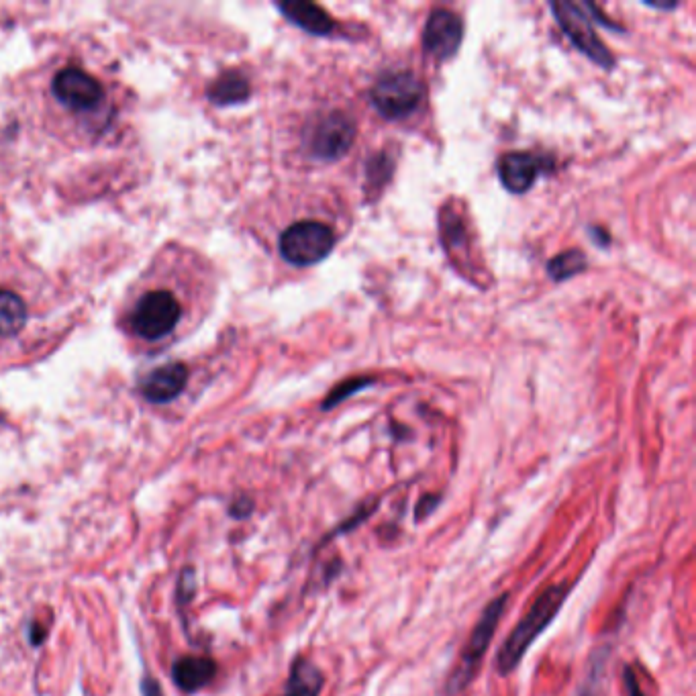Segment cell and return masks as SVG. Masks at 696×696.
<instances>
[{
  "label": "cell",
  "instance_id": "obj_11",
  "mask_svg": "<svg viewBox=\"0 0 696 696\" xmlns=\"http://www.w3.org/2000/svg\"><path fill=\"white\" fill-rule=\"evenodd\" d=\"M188 382V370L182 364H166L149 372L141 382V392L152 403H170L184 390Z\"/></svg>",
  "mask_w": 696,
  "mask_h": 696
},
{
  "label": "cell",
  "instance_id": "obj_10",
  "mask_svg": "<svg viewBox=\"0 0 696 696\" xmlns=\"http://www.w3.org/2000/svg\"><path fill=\"white\" fill-rule=\"evenodd\" d=\"M554 168L550 156H541L533 152H509L499 158L496 170L503 186L513 194H525L537 182V178Z\"/></svg>",
  "mask_w": 696,
  "mask_h": 696
},
{
  "label": "cell",
  "instance_id": "obj_2",
  "mask_svg": "<svg viewBox=\"0 0 696 696\" xmlns=\"http://www.w3.org/2000/svg\"><path fill=\"white\" fill-rule=\"evenodd\" d=\"M182 317L184 307L180 296L166 286H158L145 290L133 303L129 327L137 339L158 343L180 327Z\"/></svg>",
  "mask_w": 696,
  "mask_h": 696
},
{
  "label": "cell",
  "instance_id": "obj_23",
  "mask_svg": "<svg viewBox=\"0 0 696 696\" xmlns=\"http://www.w3.org/2000/svg\"><path fill=\"white\" fill-rule=\"evenodd\" d=\"M437 503V496H425V499H421V503L417 505V519L427 517L437 507Z\"/></svg>",
  "mask_w": 696,
  "mask_h": 696
},
{
  "label": "cell",
  "instance_id": "obj_9",
  "mask_svg": "<svg viewBox=\"0 0 696 696\" xmlns=\"http://www.w3.org/2000/svg\"><path fill=\"white\" fill-rule=\"evenodd\" d=\"M52 90L58 101L72 111H92L103 101V86L80 68H64L56 74Z\"/></svg>",
  "mask_w": 696,
  "mask_h": 696
},
{
  "label": "cell",
  "instance_id": "obj_16",
  "mask_svg": "<svg viewBox=\"0 0 696 696\" xmlns=\"http://www.w3.org/2000/svg\"><path fill=\"white\" fill-rule=\"evenodd\" d=\"M209 96L213 103L223 107L243 103L250 96V82L239 72H227L215 80V84L209 88Z\"/></svg>",
  "mask_w": 696,
  "mask_h": 696
},
{
  "label": "cell",
  "instance_id": "obj_1",
  "mask_svg": "<svg viewBox=\"0 0 696 696\" xmlns=\"http://www.w3.org/2000/svg\"><path fill=\"white\" fill-rule=\"evenodd\" d=\"M574 584H554L550 588H545L531 609L525 613V617L515 625V629L509 633V637L503 641L499 654H496L494 668L501 676L513 674L519 664L523 662L525 654L531 650V645L541 637V633L548 629L562 607L568 601V594L572 592Z\"/></svg>",
  "mask_w": 696,
  "mask_h": 696
},
{
  "label": "cell",
  "instance_id": "obj_22",
  "mask_svg": "<svg viewBox=\"0 0 696 696\" xmlns=\"http://www.w3.org/2000/svg\"><path fill=\"white\" fill-rule=\"evenodd\" d=\"M141 692H143V696H164L160 684H158L152 676H145V678H143V682H141Z\"/></svg>",
  "mask_w": 696,
  "mask_h": 696
},
{
  "label": "cell",
  "instance_id": "obj_4",
  "mask_svg": "<svg viewBox=\"0 0 696 696\" xmlns=\"http://www.w3.org/2000/svg\"><path fill=\"white\" fill-rule=\"evenodd\" d=\"M425 101V84L409 70L384 72L370 90V103L388 121L411 117Z\"/></svg>",
  "mask_w": 696,
  "mask_h": 696
},
{
  "label": "cell",
  "instance_id": "obj_3",
  "mask_svg": "<svg viewBox=\"0 0 696 696\" xmlns=\"http://www.w3.org/2000/svg\"><path fill=\"white\" fill-rule=\"evenodd\" d=\"M507 605H509V594H499L496 599H492L478 623L474 625L466 645H464V650L460 654V660L456 664V668L452 670L450 678H447V684H445V692L450 694V696H456L460 694L462 690H466L472 682H474V676L478 674L480 670V664L484 660V654L488 652L490 648V643H492V637L496 633V627H499L505 611H507Z\"/></svg>",
  "mask_w": 696,
  "mask_h": 696
},
{
  "label": "cell",
  "instance_id": "obj_18",
  "mask_svg": "<svg viewBox=\"0 0 696 696\" xmlns=\"http://www.w3.org/2000/svg\"><path fill=\"white\" fill-rule=\"evenodd\" d=\"M394 158L388 152L374 154L366 164V184L372 194H378L392 178Z\"/></svg>",
  "mask_w": 696,
  "mask_h": 696
},
{
  "label": "cell",
  "instance_id": "obj_20",
  "mask_svg": "<svg viewBox=\"0 0 696 696\" xmlns=\"http://www.w3.org/2000/svg\"><path fill=\"white\" fill-rule=\"evenodd\" d=\"M603 666H605V660H599V662H592V672L590 676L582 682V690H580V696H596V692H599V682H601V672H603Z\"/></svg>",
  "mask_w": 696,
  "mask_h": 696
},
{
  "label": "cell",
  "instance_id": "obj_19",
  "mask_svg": "<svg viewBox=\"0 0 696 696\" xmlns=\"http://www.w3.org/2000/svg\"><path fill=\"white\" fill-rule=\"evenodd\" d=\"M374 382H376L374 378H350V380L341 382L339 386H335V388L329 392V396H327L325 403H323V411H331L335 405L343 403L345 399H350L352 394H356L358 390H362V388H366V386H372Z\"/></svg>",
  "mask_w": 696,
  "mask_h": 696
},
{
  "label": "cell",
  "instance_id": "obj_7",
  "mask_svg": "<svg viewBox=\"0 0 696 696\" xmlns=\"http://www.w3.org/2000/svg\"><path fill=\"white\" fill-rule=\"evenodd\" d=\"M356 141V123L350 115L333 111L321 115L309 129V152L315 160L335 162L350 152Z\"/></svg>",
  "mask_w": 696,
  "mask_h": 696
},
{
  "label": "cell",
  "instance_id": "obj_13",
  "mask_svg": "<svg viewBox=\"0 0 696 696\" xmlns=\"http://www.w3.org/2000/svg\"><path fill=\"white\" fill-rule=\"evenodd\" d=\"M215 674H217V664L209 658H198V656H184L172 668V678L176 686L188 694L209 686Z\"/></svg>",
  "mask_w": 696,
  "mask_h": 696
},
{
  "label": "cell",
  "instance_id": "obj_25",
  "mask_svg": "<svg viewBox=\"0 0 696 696\" xmlns=\"http://www.w3.org/2000/svg\"><path fill=\"white\" fill-rule=\"evenodd\" d=\"M41 627L39 625H31V629H29V641L33 643V645H39L43 639H45V631H39Z\"/></svg>",
  "mask_w": 696,
  "mask_h": 696
},
{
  "label": "cell",
  "instance_id": "obj_12",
  "mask_svg": "<svg viewBox=\"0 0 696 696\" xmlns=\"http://www.w3.org/2000/svg\"><path fill=\"white\" fill-rule=\"evenodd\" d=\"M280 13L298 29H303L317 37H327L335 31V21L331 15L315 3H305V0H290V3L278 5Z\"/></svg>",
  "mask_w": 696,
  "mask_h": 696
},
{
  "label": "cell",
  "instance_id": "obj_5",
  "mask_svg": "<svg viewBox=\"0 0 696 696\" xmlns=\"http://www.w3.org/2000/svg\"><path fill=\"white\" fill-rule=\"evenodd\" d=\"M550 9L556 23L580 54L605 70H611L615 66V58L609 52V47L594 31V21L586 11V3H570V0L558 3V0H554V3H550Z\"/></svg>",
  "mask_w": 696,
  "mask_h": 696
},
{
  "label": "cell",
  "instance_id": "obj_8",
  "mask_svg": "<svg viewBox=\"0 0 696 696\" xmlns=\"http://www.w3.org/2000/svg\"><path fill=\"white\" fill-rule=\"evenodd\" d=\"M464 41V21L447 9L431 11L425 33L423 47L425 52L437 62H445L458 54V49Z\"/></svg>",
  "mask_w": 696,
  "mask_h": 696
},
{
  "label": "cell",
  "instance_id": "obj_6",
  "mask_svg": "<svg viewBox=\"0 0 696 696\" xmlns=\"http://www.w3.org/2000/svg\"><path fill=\"white\" fill-rule=\"evenodd\" d=\"M335 247V233L321 221H298L280 235L282 258L298 268L323 262Z\"/></svg>",
  "mask_w": 696,
  "mask_h": 696
},
{
  "label": "cell",
  "instance_id": "obj_21",
  "mask_svg": "<svg viewBox=\"0 0 696 696\" xmlns=\"http://www.w3.org/2000/svg\"><path fill=\"white\" fill-rule=\"evenodd\" d=\"M623 684H625L627 696H645L641 686H639V682H637L635 672L629 666H625V670H623Z\"/></svg>",
  "mask_w": 696,
  "mask_h": 696
},
{
  "label": "cell",
  "instance_id": "obj_15",
  "mask_svg": "<svg viewBox=\"0 0 696 696\" xmlns=\"http://www.w3.org/2000/svg\"><path fill=\"white\" fill-rule=\"evenodd\" d=\"M29 309L23 296L13 290H0V337H17L27 325Z\"/></svg>",
  "mask_w": 696,
  "mask_h": 696
},
{
  "label": "cell",
  "instance_id": "obj_24",
  "mask_svg": "<svg viewBox=\"0 0 696 696\" xmlns=\"http://www.w3.org/2000/svg\"><path fill=\"white\" fill-rule=\"evenodd\" d=\"M252 509H254L252 501H247V499H239V501H235V503H233V507H231V515H233V517H247V515L252 513Z\"/></svg>",
  "mask_w": 696,
  "mask_h": 696
},
{
  "label": "cell",
  "instance_id": "obj_14",
  "mask_svg": "<svg viewBox=\"0 0 696 696\" xmlns=\"http://www.w3.org/2000/svg\"><path fill=\"white\" fill-rule=\"evenodd\" d=\"M325 678L321 668H317L311 660L298 658L286 682V690L280 696H321Z\"/></svg>",
  "mask_w": 696,
  "mask_h": 696
},
{
  "label": "cell",
  "instance_id": "obj_17",
  "mask_svg": "<svg viewBox=\"0 0 696 696\" xmlns=\"http://www.w3.org/2000/svg\"><path fill=\"white\" fill-rule=\"evenodd\" d=\"M584 270H586V256L580 250L562 252L560 256H556V258H552L548 262V274L556 282L570 280V278H574L576 274H580Z\"/></svg>",
  "mask_w": 696,
  "mask_h": 696
}]
</instances>
